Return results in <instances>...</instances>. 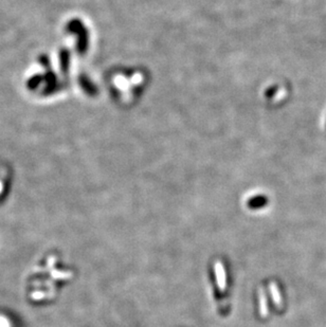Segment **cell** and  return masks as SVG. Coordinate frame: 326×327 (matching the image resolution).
Returning <instances> with one entry per match:
<instances>
[{
    "label": "cell",
    "mask_w": 326,
    "mask_h": 327,
    "mask_svg": "<svg viewBox=\"0 0 326 327\" xmlns=\"http://www.w3.org/2000/svg\"><path fill=\"white\" fill-rule=\"evenodd\" d=\"M215 268H216V276H217V283H218L219 289L223 291L226 287V274H225L223 267L220 263H216Z\"/></svg>",
    "instance_id": "obj_1"
}]
</instances>
